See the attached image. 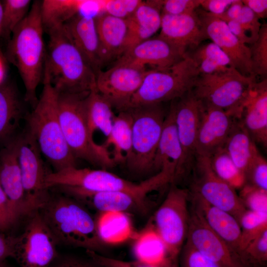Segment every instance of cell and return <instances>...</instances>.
I'll return each instance as SVG.
<instances>
[{
  "label": "cell",
  "mask_w": 267,
  "mask_h": 267,
  "mask_svg": "<svg viewBox=\"0 0 267 267\" xmlns=\"http://www.w3.org/2000/svg\"><path fill=\"white\" fill-rule=\"evenodd\" d=\"M41 1L32 2L27 16L12 33L6 54L22 80L25 101L33 107L38 100L37 89L43 81L46 54Z\"/></svg>",
  "instance_id": "cell-1"
},
{
  "label": "cell",
  "mask_w": 267,
  "mask_h": 267,
  "mask_svg": "<svg viewBox=\"0 0 267 267\" xmlns=\"http://www.w3.org/2000/svg\"><path fill=\"white\" fill-rule=\"evenodd\" d=\"M46 46L43 83L58 93H87L95 87L96 75L61 26L45 32Z\"/></svg>",
  "instance_id": "cell-2"
},
{
  "label": "cell",
  "mask_w": 267,
  "mask_h": 267,
  "mask_svg": "<svg viewBox=\"0 0 267 267\" xmlns=\"http://www.w3.org/2000/svg\"><path fill=\"white\" fill-rule=\"evenodd\" d=\"M38 211L57 244L100 254L106 249L98 235L95 218L74 198L67 195L49 196Z\"/></svg>",
  "instance_id": "cell-3"
},
{
  "label": "cell",
  "mask_w": 267,
  "mask_h": 267,
  "mask_svg": "<svg viewBox=\"0 0 267 267\" xmlns=\"http://www.w3.org/2000/svg\"><path fill=\"white\" fill-rule=\"evenodd\" d=\"M43 88L33 110L25 118L28 132L55 171L76 167V159L65 139L59 119L57 92L48 83Z\"/></svg>",
  "instance_id": "cell-4"
},
{
  "label": "cell",
  "mask_w": 267,
  "mask_h": 267,
  "mask_svg": "<svg viewBox=\"0 0 267 267\" xmlns=\"http://www.w3.org/2000/svg\"><path fill=\"white\" fill-rule=\"evenodd\" d=\"M89 92H57L60 124L75 157L106 170L115 165L109 150L102 144L96 143L89 132L85 109V98Z\"/></svg>",
  "instance_id": "cell-5"
},
{
  "label": "cell",
  "mask_w": 267,
  "mask_h": 267,
  "mask_svg": "<svg viewBox=\"0 0 267 267\" xmlns=\"http://www.w3.org/2000/svg\"><path fill=\"white\" fill-rule=\"evenodd\" d=\"M199 74L187 53L168 68L151 70L124 110L177 99L192 90Z\"/></svg>",
  "instance_id": "cell-6"
},
{
  "label": "cell",
  "mask_w": 267,
  "mask_h": 267,
  "mask_svg": "<svg viewBox=\"0 0 267 267\" xmlns=\"http://www.w3.org/2000/svg\"><path fill=\"white\" fill-rule=\"evenodd\" d=\"M257 80L240 74L234 68L211 74H199L192 91L202 104L240 118L243 103Z\"/></svg>",
  "instance_id": "cell-7"
},
{
  "label": "cell",
  "mask_w": 267,
  "mask_h": 267,
  "mask_svg": "<svg viewBox=\"0 0 267 267\" xmlns=\"http://www.w3.org/2000/svg\"><path fill=\"white\" fill-rule=\"evenodd\" d=\"M132 124V147L127 166L134 174L153 172V162L165 118L161 104L128 109ZM125 111V110H124Z\"/></svg>",
  "instance_id": "cell-8"
},
{
  "label": "cell",
  "mask_w": 267,
  "mask_h": 267,
  "mask_svg": "<svg viewBox=\"0 0 267 267\" xmlns=\"http://www.w3.org/2000/svg\"><path fill=\"white\" fill-rule=\"evenodd\" d=\"M167 195L149 223L163 241L169 255L178 259L188 232L189 191L171 183Z\"/></svg>",
  "instance_id": "cell-9"
},
{
  "label": "cell",
  "mask_w": 267,
  "mask_h": 267,
  "mask_svg": "<svg viewBox=\"0 0 267 267\" xmlns=\"http://www.w3.org/2000/svg\"><path fill=\"white\" fill-rule=\"evenodd\" d=\"M146 178L135 183L124 179L104 169L68 167L48 173L45 186L58 188L64 193L72 192L96 193L116 190H134L142 188L149 183Z\"/></svg>",
  "instance_id": "cell-10"
},
{
  "label": "cell",
  "mask_w": 267,
  "mask_h": 267,
  "mask_svg": "<svg viewBox=\"0 0 267 267\" xmlns=\"http://www.w3.org/2000/svg\"><path fill=\"white\" fill-rule=\"evenodd\" d=\"M31 215L22 233L10 236L11 257L20 267H49L58 256L57 243L39 211Z\"/></svg>",
  "instance_id": "cell-11"
},
{
  "label": "cell",
  "mask_w": 267,
  "mask_h": 267,
  "mask_svg": "<svg viewBox=\"0 0 267 267\" xmlns=\"http://www.w3.org/2000/svg\"><path fill=\"white\" fill-rule=\"evenodd\" d=\"M176 100L175 121L182 156L172 182L175 184L187 178L194 167L202 109L201 101L192 90Z\"/></svg>",
  "instance_id": "cell-12"
},
{
  "label": "cell",
  "mask_w": 267,
  "mask_h": 267,
  "mask_svg": "<svg viewBox=\"0 0 267 267\" xmlns=\"http://www.w3.org/2000/svg\"><path fill=\"white\" fill-rule=\"evenodd\" d=\"M18 159L25 194L27 214L39 210L49 195L45 186L47 173L37 142L28 133L17 138Z\"/></svg>",
  "instance_id": "cell-13"
},
{
  "label": "cell",
  "mask_w": 267,
  "mask_h": 267,
  "mask_svg": "<svg viewBox=\"0 0 267 267\" xmlns=\"http://www.w3.org/2000/svg\"><path fill=\"white\" fill-rule=\"evenodd\" d=\"M169 177L164 172L151 177L148 184L134 190H116L96 193L74 192L71 195L84 205H87L100 212L131 211H146L147 194L166 185Z\"/></svg>",
  "instance_id": "cell-14"
},
{
  "label": "cell",
  "mask_w": 267,
  "mask_h": 267,
  "mask_svg": "<svg viewBox=\"0 0 267 267\" xmlns=\"http://www.w3.org/2000/svg\"><path fill=\"white\" fill-rule=\"evenodd\" d=\"M192 172L193 178L189 191L209 204L228 212L238 221L246 209L236 190L213 171L209 158L197 156Z\"/></svg>",
  "instance_id": "cell-15"
},
{
  "label": "cell",
  "mask_w": 267,
  "mask_h": 267,
  "mask_svg": "<svg viewBox=\"0 0 267 267\" xmlns=\"http://www.w3.org/2000/svg\"><path fill=\"white\" fill-rule=\"evenodd\" d=\"M151 70L134 65L115 63L96 75L98 92L120 111L126 109L132 97Z\"/></svg>",
  "instance_id": "cell-16"
},
{
  "label": "cell",
  "mask_w": 267,
  "mask_h": 267,
  "mask_svg": "<svg viewBox=\"0 0 267 267\" xmlns=\"http://www.w3.org/2000/svg\"><path fill=\"white\" fill-rule=\"evenodd\" d=\"M185 241L221 267H244L237 255L208 225L192 204Z\"/></svg>",
  "instance_id": "cell-17"
},
{
  "label": "cell",
  "mask_w": 267,
  "mask_h": 267,
  "mask_svg": "<svg viewBox=\"0 0 267 267\" xmlns=\"http://www.w3.org/2000/svg\"><path fill=\"white\" fill-rule=\"evenodd\" d=\"M196 12L208 39L227 55L232 67L243 76L256 79L253 72L249 46L230 32L225 22L204 10L197 8Z\"/></svg>",
  "instance_id": "cell-18"
},
{
  "label": "cell",
  "mask_w": 267,
  "mask_h": 267,
  "mask_svg": "<svg viewBox=\"0 0 267 267\" xmlns=\"http://www.w3.org/2000/svg\"><path fill=\"white\" fill-rule=\"evenodd\" d=\"M186 54L182 49L157 36L129 48L115 63L129 64L148 69L149 66L151 70H163L180 61Z\"/></svg>",
  "instance_id": "cell-19"
},
{
  "label": "cell",
  "mask_w": 267,
  "mask_h": 267,
  "mask_svg": "<svg viewBox=\"0 0 267 267\" xmlns=\"http://www.w3.org/2000/svg\"><path fill=\"white\" fill-rule=\"evenodd\" d=\"M235 120L221 109L202 103L196 157L209 158L223 147Z\"/></svg>",
  "instance_id": "cell-20"
},
{
  "label": "cell",
  "mask_w": 267,
  "mask_h": 267,
  "mask_svg": "<svg viewBox=\"0 0 267 267\" xmlns=\"http://www.w3.org/2000/svg\"><path fill=\"white\" fill-rule=\"evenodd\" d=\"M160 29L158 37L186 53L208 39L196 10L182 15L162 14Z\"/></svg>",
  "instance_id": "cell-21"
},
{
  "label": "cell",
  "mask_w": 267,
  "mask_h": 267,
  "mask_svg": "<svg viewBox=\"0 0 267 267\" xmlns=\"http://www.w3.org/2000/svg\"><path fill=\"white\" fill-rule=\"evenodd\" d=\"M0 185L18 220L27 215L25 194L18 159L17 138L0 151Z\"/></svg>",
  "instance_id": "cell-22"
},
{
  "label": "cell",
  "mask_w": 267,
  "mask_h": 267,
  "mask_svg": "<svg viewBox=\"0 0 267 267\" xmlns=\"http://www.w3.org/2000/svg\"><path fill=\"white\" fill-rule=\"evenodd\" d=\"M255 142L267 146V80L255 81L243 103L238 119Z\"/></svg>",
  "instance_id": "cell-23"
},
{
  "label": "cell",
  "mask_w": 267,
  "mask_h": 267,
  "mask_svg": "<svg viewBox=\"0 0 267 267\" xmlns=\"http://www.w3.org/2000/svg\"><path fill=\"white\" fill-rule=\"evenodd\" d=\"M95 17L78 14L60 26L96 75L103 65Z\"/></svg>",
  "instance_id": "cell-24"
},
{
  "label": "cell",
  "mask_w": 267,
  "mask_h": 267,
  "mask_svg": "<svg viewBox=\"0 0 267 267\" xmlns=\"http://www.w3.org/2000/svg\"><path fill=\"white\" fill-rule=\"evenodd\" d=\"M189 195L191 204L200 212L208 225L237 255L241 237V228L237 220L189 191Z\"/></svg>",
  "instance_id": "cell-25"
},
{
  "label": "cell",
  "mask_w": 267,
  "mask_h": 267,
  "mask_svg": "<svg viewBox=\"0 0 267 267\" xmlns=\"http://www.w3.org/2000/svg\"><path fill=\"white\" fill-rule=\"evenodd\" d=\"M162 4V0H142L134 14L126 19L128 34L123 53L151 38L160 29Z\"/></svg>",
  "instance_id": "cell-26"
},
{
  "label": "cell",
  "mask_w": 267,
  "mask_h": 267,
  "mask_svg": "<svg viewBox=\"0 0 267 267\" xmlns=\"http://www.w3.org/2000/svg\"><path fill=\"white\" fill-rule=\"evenodd\" d=\"M182 150L175 121V100L166 116L157 149L153 162V172L162 170L174 176L181 158ZM174 180V179H173Z\"/></svg>",
  "instance_id": "cell-27"
},
{
  "label": "cell",
  "mask_w": 267,
  "mask_h": 267,
  "mask_svg": "<svg viewBox=\"0 0 267 267\" xmlns=\"http://www.w3.org/2000/svg\"><path fill=\"white\" fill-rule=\"evenodd\" d=\"M98 34L99 54L102 65L123 53L128 34L125 19L117 18L104 12L95 17Z\"/></svg>",
  "instance_id": "cell-28"
},
{
  "label": "cell",
  "mask_w": 267,
  "mask_h": 267,
  "mask_svg": "<svg viewBox=\"0 0 267 267\" xmlns=\"http://www.w3.org/2000/svg\"><path fill=\"white\" fill-rule=\"evenodd\" d=\"M101 1L44 0L41 13L44 32L61 26L78 14L96 16L101 13Z\"/></svg>",
  "instance_id": "cell-29"
},
{
  "label": "cell",
  "mask_w": 267,
  "mask_h": 267,
  "mask_svg": "<svg viewBox=\"0 0 267 267\" xmlns=\"http://www.w3.org/2000/svg\"><path fill=\"white\" fill-rule=\"evenodd\" d=\"M132 240L134 260L153 266L178 261L170 257L163 241L149 223L142 230L136 231Z\"/></svg>",
  "instance_id": "cell-30"
},
{
  "label": "cell",
  "mask_w": 267,
  "mask_h": 267,
  "mask_svg": "<svg viewBox=\"0 0 267 267\" xmlns=\"http://www.w3.org/2000/svg\"><path fill=\"white\" fill-rule=\"evenodd\" d=\"M24 102L12 83L5 80L0 85V141L9 137L25 118Z\"/></svg>",
  "instance_id": "cell-31"
},
{
  "label": "cell",
  "mask_w": 267,
  "mask_h": 267,
  "mask_svg": "<svg viewBox=\"0 0 267 267\" xmlns=\"http://www.w3.org/2000/svg\"><path fill=\"white\" fill-rule=\"evenodd\" d=\"M128 213L100 212L95 218L98 235L106 246L117 245L132 240L136 231Z\"/></svg>",
  "instance_id": "cell-32"
},
{
  "label": "cell",
  "mask_w": 267,
  "mask_h": 267,
  "mask_svg": "<svg viewBox=\"0 0 267 267\" xmlns=\"http://www.w3.org/2000/svg\"><path fill=\"white\" fill-rule=\"evenodd\" d=\"M132 119L128 110L120 111L115 116L111 130L103 146L108 150L112 148L110 153L115 165L127 163L132 153Z\"/></svg>",
  "instance_id": "cell-33"
},
{
  "label": "cell",
  "mask_w": 267,
  "mask_h": 267,
  "mask_svg": "<svg viewBox=\"0 0 267 267\" xmlns=\"http://www.w3.org/2000/svg\"><path fill=\"white\" fill-rule=\"evenodd\" d=\"M224 148L236 166L244 174L254 159L260 153L249 133L237 119Z\"/></svg>",
  "instance_id": "cell-34"
},
{
  "label": "cell",
  "mask_w": 267,
  "mask_h": 267,
  "mask_svg": "<svg viewBox=\"0 0 267 267\" xmlns=\"http://www.w3.org/2000/svg\"><path fill=\"white\" fill-rule=\"evenodd\" d=\"M113 107L96 90L92 88L85 98V109L90 134L93 137L96 130L107 137L111 130L115 117Z\"/></svg>",
  "instance_id": "cell-35"
},
{
  "label": "cell",
  "mask_w": 267,
  "mask_h": 267,
  "mask_svg": "<svg viewBox=\"0 0 267 267\" xmlns=\"http://www.w3.org/2000/svg\"><path fill=\"white\" fill-rule=\"evenodd\" d=\"M187 54L196 65L200 74L223 72L232 67L227 55L213 42L201 44Z\"/></svg>",
  "instance_id": "cell-36"
},
{
  "label": "cell",
  "mask_w": 267,
  "mask_h": 267,
  "mask_svg": "<svg viewBox=\"0 0 267 267\" xmlns=\"http://www.w3.org/2000/svg\"><path fill=\"white\" fill-rule=\"evenodd\" d=\"M209 159L214 173L235 190H240L246 183L245 174L236 166L224 147Z\"/></svg>",
  "instance_id": "cell-37"
},
{
  "label": "cell",
  "mask_w": 267,
  "mask_h": 267,
  "mask_svg": "<svg viewBox=\"0 0 267 267\" xmlns=\"http://www.w3.org/2000/svg\"><path fill=\"white\" fill-rule=\"evenodd\" d=\"M238 221L241 228V237L237 255L267 229V213L246 210L240 216Z\"/></svg>",
  "instance_id": "cell-38"
},
{
  "label": "cell",
  "mask_w": 267,
  "mask_h": 267,
  "mask_svg": "<svg viewBox=\"0 0 267 267\" xmlns=\"http://www.w3.org/2000/svg\"><path fill=\"white\" fill-rule=\"evenodd\" d=\"M2 3V37L9 40L14 30L27 16L32 2L30 0H4Z\"/></svg>",
  "instance_id": "cell-39"
},
{
  "label": "cell",
  "mask_w": 267,
  "mask_h": 267,
  "mask_svg": "<svg viewBox=\"0 0 267 267\" xmlns=\"http://www.w3.org/2000/svg\"><path fill=\"white\" fill-rule=\"evenodd\" d=\"M244 267H265L267 262V229L238 253Z\"/></svg>",
  "instance_id": "cell-40"
},
{
  "label": "cell",
  "mask_w": 267,
  "mask_h": 267,
  "mask_svg": "<svg viewBox=\"0 0 267 267\" xmlns=\"http://www.w3.org/2000/svg\"><path fill=\"white\" fill-rule=\"evenodd\" d=\"M253 72L257 76L267 78V24L262 25L256 41L249 47Z\"/></svg>",
  "instance_id": "cell-41"
},
{
  "label": "cell",
  "mask_w": 267,
  "mask_h": 267,
  "mask_svg": "<svg viewBox=\"0 0 267 267\" xmlns=\"http://www.w3.org/2000/svg\"><path fill=\"white\" fill-rule=\"evenodd\" d=\"M238 195L246 210L267 213V190L246 183Z\"/></svg>",
  "instance_id": "cell-42"
},
{
  "label": "cell",
  "mask_w": 267,
  "mask_h": 267,
  "mask_svg": "<svg viewBox=\"0 0 267 267\" xmlns=\"http://www.w3.org/2000/svg\"><path fill=\"white\" fill-rule=\"evenodd\" d=\"M179 267H221L207 258L186 241L185 242L178 256Z\"/></svg>",
  "instance_id": "cell-43"
},
{
  "label": "cell",
  "mask_w": 267,
  "mask_h": 267,
  "mask_svg": "<svg viewBox=\"0 0 267 267\" xmlns=\"http://www.w3.org/2000/svg\"><path fill=\"white\" fill-rule=\"evenodd\" d=\"M142 1L141 0H102V11L126 20L134 14Z\"/></svg>",
  "instance_id": "cell-44"
},
{
  "label": "cell",
  "mask_w": 267,
  "mask_h": 267,
  "mask_svg": "<svg viewBox=\"0 0 267 267\" xmlns=\"http://www.w3.org/2000/svg\"><path fill=\"white\" fill-rule=\"evenodd\" d=\"M246 183L267 190V161L259 153L245 173Z\"/></svg>",
  "instance_id": "cell-45"
},
{
  "label": "cell",
  "mask_w": 267,
  "mask_h": 267,
  "mask_svg": "<svg viewBox=\"0 0 267 267\" xmlns=\"http://www.w3.org/2000/svg\"><path fill=\"white\" fill-rule=\"evenodd\" d=\"M87 255L104 267H179L178 261L162 266H153L143 264L135 260L123 261L105 256L98 253L87 250Z\"/></svg>",
  "instance_id": "cell-46"
},
{
  "label": "cell",
  "mask_w": 267,
  "mask_h": 267,
  "mask_svg": "<svg viewBox=\"0 0 267 267\" xmlns=\"http://www.w3.org/2000/svg\"><path fill=\"white\" fill-rule=\"evenodd\" d=\"M237 20L250 37L252 44L257 40L262 24L259 18L248 7L243 4Z\"/></svg>",
  "instance_id": "cell-47"
},
{
  "label": "cell",
  "mask_w": 267,
  "mask_h": 267,
  "mask_svg": "<svg viewBox=\"0 0 267 267\" xmlns=\"http://www.w3.org/2000/svg\"><path fill=\"white\" fill-rule=\"evenodd\" d=\"M201 0H163L162 14L182 15L194 12L200 6Z\"/></svg>",
  "instance_id": "cell-48"
},
{
  "label": "cell",
  "mask_w": 267,
  "mask_h": 267,
  "mask_svg": "<svg viewBox=\"0 0 267 267\" xmlns=\"http://www.w3.org/2000/svg\"><path fill=\"white\" fill-rule=\"evenodd\" d=\"M49 267H104L88 256L85 258L75 255H65L60 256L58 255Z\"/></svg>",
  "instance_id": "cell-49"
},
{
  "label": "cell",
  "mask_w": 267,
  "mask_h": 267,
  "mask_svg": "<svg viewBox=\"0 0 267 267\" xmlns=\"http://www.w3.org/2000/svg\"><path fill=\"white\" fill-rule=\"evenodd\" d=\"M17 221L10 202L0 185V230L8 229Z\"/></svg>",
  "instance_id": "cell-50"
},
{
  "label": "cell",
  "mask_w": 267,
  "mask_h": 267,
  "mask_svg": "<svg viewBox=\"0 0 267 267\" xmlns=\"http://www.w3.org/2000/svg\"><path fill=\"white\" fill-rule=\"evenodd\" d=\"M235 0H201L200 5L206 11L214 15L224 12Z\"/></svg>",
  "instance_id": "cell-51"
},
{
  "label": "cell",
  "mask_w": 267,
  "mask_h": 267,
  "mask_svg": "<svg viewBox=\"0 0 267 267\" xmlns=\"http://www.w3.org/2000/svg\"><path fill=\"white\" fill-rule=\"evenodd\" d=\"M243 6V3L242 0H235L224 12L220 15H214L225 22L230 20H237Z\"/></svg>",
  "instance_id": "cell-52"
},
{
  "label": "cell",
  "mask_w": 267,
  "mask_h": 267,
  "mask_svg": "<svg viewBox=\"0 0 267 267\" xmlns=\"http://www.w3.org/2000/svg\"><path fill=\"white\" fill-rule=\"evenodd\" d=\"M230 32L242 43L252 44L251 40L237 20L225 22Z\"/></svg>",
  "instance_id": "cell-53"
},
{
  "label": "cell",
  "mask_w": 267,
  "mask_h": 267,
  "mask_svg": "<svg viewBox=\"0 0 267 267\" xmlns=\"http://www.w3.org/2000/svg\"><path fill=\"white\" fill-rule=\"evenodd\" d=\"M244 5L251 9L260 18H265L267 15V0H244Z\"/></svg>",
  "instance_id": "cell-54"
},
{
  "label": "cell",
  "mask_w": 267,
  "mask_h": 267,
  "mask_svg": "<svg viewBox=\"0 0 267 267\" xmlns=\"http://www.w3.org/2000/svg\"><path fill=\"white\" fill-rule=\"evenodd\" d=\"M11 256L10 236L0 234V264L8 257Z\"/></svg>",
  "instance_id": "cell-55"
},
{
  "label": "cell",
  "mask_w": 267,
  "mask_h": 267,
  "mask_svg": "<svg viewBox=\"0 0 267 267\" xmlns=\"http://www.w3.org/2000/svg\"><path fill=\"white\" fill-rule=\"evenodd\" d=\"M6 71L5 59L0 50V85L6 80Z\"/></svg>",
  "instance_id": "cell-56"
},
{
  "label": "cell",
  "mask_w": 267,
  "mask_h": 267,
  "mask_svg": "<svg viewBox=\"0 0 267 267\" xmlns=\"http://www.w3.org/2000/svg\"><path fill=\"white\" fill-rule=\"evenodd\" d=\"M2 1H0V37L2 36Z\"/></svg>",
  "instance_id": "cell-57"
},
{
  "label": "cell",
  "mask_w": 267,
  "mask_h": 267,
  "mask_svg": "<svg viewBox=\"0 0 267 267\" xmlns=\"http://www.w3.org/2000/svg\"><path fill=\"white\" fill-rule=\"evenodd\" d=\"M0 267H7L5 265L4 262H3L0 264Z\"/></svg>",
  "instance_id": "cell-58"
}]
</instances>
